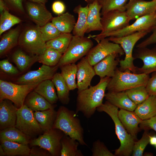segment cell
<instances>
[{
  "label": "cell",
  "instance_id": "6da1fadb",
  "mask_svg": "<svg viewBox=\"0 0 156 156\" xmlns=\"http://www.w3.org/2000/svg\"><path fill=\"white\" fill-rule=\"evenodd\" d=\"M111 79L108 77L100 78L95 86H90L89 88L77 93L76 114L81 112L88 118L94 114L97 108L103 104L105 91Z\"/></svg>",
  "mask_w": 156,
  "mask_h": 156
},
{
  "label": "cell",
  "instance_id": "7a4b0ae2",
  "mask_svg": "<svg viewBox=\"0 0 156 156\" xmlns=\"http://www.w3.org/2000/svg\"><path fill=\"white\" fill-rule=\"evenodd\" d=\"M99 112L107 114L113 121L115 133L120 142L119 147L115 150V156H129L132 155L136 141L127 131L118 116V108L106 101L96 109Z\"/></svg>",
  "mask_w": 156,
  "mask_h": 156
},
{
  "label": "cell",
  "instance_id": "3957f363",
  "mask_svg": "<svg viewBox=\"0 0 156 156\" xmlns=\"http://www.w3.org/2000/svg\"><path fill=\"white\" fill-rule=\"evenodd\" d=\"M57 111L53 129L60 130L81 145L87 146L84 140L83 129L75 112L64 106L60 107Z\"/></svg>",
  "mask_w": 156,
  "mask_h": 156
},
{
  "label": "cell",
  "instance_id": "277c9868",
  "mask_svg": "<svg viewBox=\"0 0 156 156\" xmlns=\"http://www.w3.org/2000/svg\"><path fill=\"white\" fill-rule=\"evenodd\" d=\"M127 69L121 71L117 68L114 75L111 78L107 90L109 92H119L140 86H146L149 78V75L131 73Z\"/></svg>",
  "mask_w": 156,
  "mask_h": 156
},
{
  "label": "cell",
  "instance_id": "5b68a950",
  "mask_svg": "<svg viewBox=\"0 0 156 156\" xmlns=\"http://www.w3.org/2000/svg\"><path fill=\"white\" fill-rule=\"evenodd\" d=\"M148 33L146 31H142L124 36L109 37L108 38L110 41L120 45L125 54L124 60L119 61L120 67L118 69L120 70L124 71L129 69L133 73L137 74V67L135 66L133 63L135 59L132 55L133 49L137 41Z\"/></svg>",
  "mask_w": 156,
  "mask_h": 156
},
{
  "label": "cell",
  "instance_id": "8992f818",
  "mask_svg": "<svg viewBox=\"0 0 156 156\" xmlns=\"http://www.w3.org/2000/svg\"><path fill=\"white\" fill-rule=\"evenodd\" d=\"M156 23L155 12L138 18L132 24L120 30L110 32L102 35H89L99 43L102 39L107 37H120L130 35L137 32L145 31L148 33L152 30Z\"/></svg>",
  "mask_w": 156,
  "mask_h": 156
},
{
  "label": "cell",
  "instance_id": "52a82bcc",
  "mask_svg": "<svg viewBox=\"0 0 156 156\" xmlns=\"http://www.w3.org/2000/svg\"><path fill=\"white\" fill-rule=\"evenodd\" d=\"M93 42L89 37L73 35L69 46L62 55L58 63L59 67L75 63L86 55L93 46Z\"/></svg>",
  "mask_w": 156,
  "mask_h": 156
},
{
  "label": "cell",
  "instance_id": "ba28073f",
  "mask_svg": "<svg viewBox=\"0 0 156 156\" xmlns=\"http://www.w3.org/2000/svg\"><path fill=\"white\" fill-rule=\"evenodd\" d=\"M39 83L18 84L0 80V101L9 100L19 108L24 104L28 94Z\"/></svg>",
  "mask_w": 156,
  "mask_h": 156
},
{
  "label": "cell",
  "instance_id": "9c48e42d",
  "mask_svg": "<svg viewBox=\"0 0 156 156\" xmlns=\"http://www.w3.org/2000/svg\"><path fill=\"white\" fill-rule=\"evenodd\" d=\"M19 46L26 51L40 55L47 48L46 42L43 39L39 27H28L20 34L18 42Z\"/></svg>",
  "mask_w": 156,
  "mask_h": 156
},
{
  "label": "cell",
  "instance_id": "30bf717a",
  "mask_svg": "<svg viewBox=\"0 0 156 156\" xmlns=\"http://www.w3.org/2000/svg\"><path fill=\"white\" fill-rule=\"evenodd\" d=\"M64 134L60 130L52 129L33 140L30 143L32 146H37L47 151L51 156H60L61 140Z\"/></svg>",
  "mask_w": 156,
  "mask_h": 156
},
{
  "label": "cell",
  "instance_id": "8fae6325",
  "mask_svg": "<svg viewBox=\"0 0 156 156\" xmlns=\"http://www.w3.org/2000/svg\"><path fill=\"white\" fill-rule=\"evenodd\" d=\"M17 115L15 127L28 137H34L43 131L34 112L25 104L18 108Z\"/></svg>",
  "mask_w": 156,
  "mask_h": 156
},
{
  "label": "cell",
  "instance_id": "7c38bea8",
  "mask_svg": "<svg viewBox=\"0 0 156 156\" xmlns=\"http://www.w3.org/2000/svg\"><path fill=\"white\" fill-rule=\"evenodd\" d=\"M118 53L120 56L123 55L124 52L118 44L111 42L108 38L101 40L95 46L92 47L86 57L89 63L94 66L109 55Z\"/></svg>",
  "mask_w": 156,
  "mask_h": 156
},
{
  "label": "cell",
  "instance_id": "4fadbf2b",
  "mask_svg": "<svg viewBox=\"0 0 156 156\" xmlns=\"http://www.w3.org/2000/svg\"><path fill=\"white\" fill-rule=\"evenodd\" d=\"M130 20L125 11H111L102 16V29L99 35L122 29L129 25Z\"/></svg>",
  "mask_w": 156,
  "mask_h": 156
},
{
  "label": "cell",
  "instance_id": "5bb4252c",
  "mask_svg": "<svg viewBox=\"0 0 156 156\" xmlns=\"http://www.w3.org/2000/svg\"><path fill=\"white\" fill-rule=\"evenodd\" d=\"M58 67L57 65L49 66L43 64L38 70L29 71L22 75L17 79L16 83L21 84H31L51 80Z\"/></svg>",
  "mask_w": 156,
  "mask_h": 156
},
{
  "label": "cell",
  "instance_id": "9a60e30c",
  "mask_svg": "<svg viewBox=\"0 0 156 156\" xmlns=\"http://www.w3.org/2000/svg\"><path fill=\"white\" fill-rule=\"evenodd\" d=\"M156 10V0H129L126 6V12L130 20L153 14Z\"/></svg>",
  "mask_w": 156,
  "mask_h": 156
},
{
  "label": "cell",
  "instance_id": "2e32d148",
  "mask_svg": "<svg viewBox=\"0 0 156 156\" xmlns=\"http://www.w3.org/2000/svg\"><path fill=\"white\" fill-rule=\"evenodd\" d=\"M77 65V85L78 93L90 86L91 80L96 74L94 67L89 63L86 56L81 59Z\"/></svg>",
  "mask_w": 156,
  "mask_h": 156
},
{
  "label": "cell",
  "instance_id": "e0dca14e",
  "mask_svg": "<svg viewBox=\"0 0 156 156\" xmlns=\"http://www.w3.org/2000/svg\"><path fill=\"white\" fill-rule=\"evenodd\" d=\"M133 57L140 59L144 65L141 68L137 67V74H149L156 71V47L150 49L146 47L138 48Z\"/></svg>",
  "mask_w": 156,
  "mask_h": 156
},
{
  "label": "cell",
  "instance_id": "ac0fdd59",
  "mask_svg": "<svg viewBox=\"0 0 156 156\" xmlns=\"http://www.w3.org/2000/svg\"><path fill=\"white\" fill-rule=\"evenodd\" d=\"M26 8L30 18L40 27L50 22L53 17L44 4L29 1L26 3Z\"/></svg>",
  "mask_w": 156,
  "mask_h": 156
},
{
  "label": "cell",
  "instance_id": "d6986e66",
  "mask_svg": "<svg viewBox=\"0 0 156 156\" xmlns=\"http://www.w3.org/2000/svg\"><path fill=\"white\" fill-rule=\"evenodd\" d=\"M11 101L5 99L0 102V129L15 127L18 108Z\"/></svg>",
  "mask_w": 156,
  "mask_h": 156
},
{
  "label": "cell",
  "instance_id": "ffe728a7",
  "mask_svg": "<svg viewBox=\"0 0 156 156\" xmlns=\"http://www.w3.org/2000/svg\"><path fill=\"white\" fill-rule=\"evenodd\" d=\"M119 55L116 53L111 54L94 66L96 75L100 78L105 77L111 78L113 77L119 63Z\"/></svg>",
  "mask_w": 156,
  "mask_h": 156
},
{
  "label": "cell",
  "instance_id": "44dd1931",
  "mask_svg": "<svg viewBox=\"0 0 156 156\" xmlns=\"http://www.w3.org/2000/svg\"><path fill=\"white\" fill-rule=\"evenodd\" d=\"M118 116L127 132L137 140V134L141 130L138 126L142 120L134 111L122 109L118 111Z\"/></svg>",
  "mask_w": 156,
  "mask_h": 156
},
{
  "label": "cell",
  "instance_id": "7402d4cb",
  "mask_svg": "<svg viewBox=\"0 0 156 156\" xmlns=\"http://www.w3.org/2000/svg\"><path fill=\"white\" fill-rule=\"evenodd\" d=\"M101 8L102 6L98 0H94L92 3L88 4L87 17V28L86 33L102 30V27L100 12Z\"/></svg>",
  "mask_w": 156,
  "mask_h": 156
},
{
  "label": "cell",
  "instance_id": "603a6c76",
  "mask_svg": "<svg viewBox=\"0 0 156 156\" xmlns=\"http://www.w3.org/2000/svg\"><path fill=\"white\" fill-rule=\"evenodd\" d=\"M106 101L120 109L133 111L137 105L129 97L125 91L109 92L105 94Z\"/></svg>",
  "mask_w": 156,
  "mask_h": 156
},
{
  "label": "cell",
  "instance_id": "cb8c5ba5",
  "mask_svg": "<svg viewBox=\"0 0 156 156\" xmlns=\"http://www.w3.org/2000/svg\"><path fill=\"white\" fill-rule=\"evenodd\" d=\"M24 104L33 112L54 109L55 107L34 90L27 96Z\"/></svg>",
  "mask_w": 156,
  "mask_h": 156
},
{
  "label": "cell",
  "instance_id": "d4e9b609",
  "mask_svg": "<svg viewBox=\"0 0 156 156\" xmlns=\"http://www.w3.org/2000/svg\"><path fill=\"white\" fill-rule=\"evenodd\" d=\"M134 112L142 120L156 116V96H149L144 101L137 105Z\"/></svg>",
  "mask_w": 156,
  "mask_h": 156
},
{
  "label": "cell",
  "instance_id": "484cf974",
  "mask_svg": "<svg viewBox=\"0 0 156 156\" xmlns=\"http://www.w3.org/2000/svg\"><path fill=\"white\" fill-rule=\"evenodd\" d=\"M88 4L85 7L81 5L76 6L73 11L78 14V18L72 31L73 36H84L87 28V17Z\"/></svg>",
  "mask_w": 156,
  "mask_h": 156
},
{
  "label": "cell",
  "instance_id": "4316f807",
  "mask_svg": "<svg viewBox=\"0 0 156 156\" xmlns=\"http://www.w3.org/2000/svg\"><path fill=\"white\" fill-rule=\"evenodd\" d=\"M51 22L61 33H71L76 22L74 16L68 12L53 17Z\"/></svg>",
  "mask_w": 156,
  "mask_h": 156
},
{
  "label": "cell",
  "instance_id": "83f0119b",
  "mask_svg": "<svg viewBox=\"0 0 156 156\" xmlns=\"http://www.w3.org/2000/svg\"><path fill=\"white\" fill-rule=\"evenodd\" d=\"M57 114L54 109L34 112L36 120L44 132L53 129Z\"/></svg>",
  "mask_w": 156,
  "mask_h": 156
},
{
  "label": "cell",
  "instance_id": "f1b7e54d",
  "mask_svg": "<svg viewBox=\"0 0 156 156\" xmlns=\"http://www.w3.org/2000/svg\"><path fill=\"white\" fill-rule=\"evenodd\" d=\"M20 28L18 27L10 30L1 37L0 41V55H3L18 43Z\"/></svg>",
  "mask_w": 156,
  "mask_h": 156
},
{
  "label": "cell",
  "instance_id": "f546056e",
  "mask_svg": "<svg viewBox=\"0 0 156 156\" xmlns=\"http://www.w3.org/2000/svg\"><path fill=\"white\" fill-rule=\"evenodd\" d=\"M55 88L51 80L47 79L39 83L34 90L51 104H54L58 100Z\"/></svg>",
  "mask_w": 156,
  "mask_h": 156
},
{
  "label": "cell",
  "instance_id": "4dcf8cb0",
  "mask_svg": "<svg viewBox=\"0 0 156 156\" xmlns=\"http://www.w3.org/2000/svg\"><path fill=\"white\" fill-rule=\"evenodd\" d=\"M0 141L6 155L29 156L31 149L27 144L3 140Z\"/></svg>",
  "mask_w": 156,
  "mask_h": 156
},
{
  "label": "cell",
  "instance_id": "1f68e13d",
  "mask_svg": "<svg viewBox=\"0 0 156 156\" xmlns=\"http://www.w3.org/2000/svg\"><path fill=\"white\" fill-rule=\"evenodd\" d=\"M51 80L56 90L59 101L63 104H68L70 100V90L61 73H56Z\"/></svg>",
  "mask_w": 156,
  "mask_h": 156
},
{
  "label": "cell",
  "instance_id": "d6a6232c",
  "mask_svg": "<svg viewBox=\"0 0 156 156\" xmlns=\"http://www.w3.org/2000/svg\"><path fill=\"white\" fill-rule=\"evenodd\" d=\"M29 138L15 127H8L0 131V140L28 144L30 142Z\"/></svg>",
  "mask_w": 156,
  "mask_h": 156
},
{
  "label": "cell",
  "instance_id": "836d02e7",
  "mask_svg": "<svg viewBox=\"0 0 156 156\" xmlns=\"http://www.w3.org/2000/svg\"><path fill=\"white\" fill-rule=\"evenodd\" d=\"M61 156H83L81 151L78 149L79 142L64 134L61 140Z\"/></svg>",
  "mask_w": 156,
  "mask_h": 156
},
{
  "label": "cell",
  "instance_id": "e575fe53",
  "mask_svg": "<svg viewBox=\"0 0 156 156\" xmlns=\"http://www.w3.org/2000/svg\"><path fill=\"white\" fill-rule=\"evenodd\" d=\"M38 55L31 56L22 50L18 49L12 55V60L21 72L26 70L34 62H38Z\"/></svg>",
  "mask_w": 156,
  "mask_h": 156
},
{
  "label": "cell",
  "instance_id": "d590c367",
  "mask_svg": "<svg viewBox=\"0 0 156 156\" xmlns=\"http://www.w3.org/2000/svg\"><path fill=\"white\" fill-rule=\"evenodd\" d=\"M61 74L66 83L70 91L77 88L75 79L77 70L75 63L62 66L60 67Z\"/></svg>",
  "mask_w": 156,
  "mask_h": 156
},
{
  "label": "cell",
  "instance_id": "8d00e7d4",
  "mask_svg": "<svg viewBox=\"0 0 156 156\" xmlns=\"http://www.w3.org/2000/svg\"><path fill=\"white\" fill-rule=\"evenodd\" d=\"M73 36L71 33L61 34L54 39L46 42L47 47L53 48L63 54L67 49Z\"/></svg>",
  "mask_w": 156,
  "mask_h": 156
},
{
  "label": "cell",
  "instance_id": "74e56055",
  "mask_svg": "<svg viewBox=\"0 0 156 156\" xmlns=\"http://www.w3.org/2000/svg\"><path fill=\"white\" fill-rule=\"evenodd\" d=\"M62 54L51 48H47L44 53L39 55L38 62L49 66H54L58 63Z\"/></svg>",
  "mask_w": 156,
  "mask_h": 156
},
{
  "label": "cell",
  "instance_id": "f35d334b",
  "mask_svg": "<svg viewBox=\"0 0 156 156\" xmlns=\"http://www.w3.org/2000/svg\"><path fill=\"white\" fill-rule=\"evenodd\" d=\"M128 0H98L102 6L101 16L111 11H126V6Z\"/></svg>",
  "mask_w": 156,
  "mask_h": 156
},
{
  "label": "cell",
  "instance_id": "ab89813d",
  "mask_svg": "<svg viewBox=\"0 0 156 156\" xmlns=\"http://www.w3.org/2000/svg\"><path fill=\"white\" fill-rule=\"evenodd\" d=\"M130 99L137 105L143 102L149 96L146 86H140L125 90Z\"/></svg>",
  "mask_w": 156,
  "mask_h": 156
},
{
  "label": "cell",
  "instance_id": "60d3db41",
  "mask_svg": "<svg viewBox=\"0 0 156 156\" xmlns=\"http://www.w3.org/2000/svg\"><path fill=\"white\" fill-rule=\"evenodd\" d=\"M0 14V35L21 21L20 18L10 13L8 10H5Z\"/></svg>",
  "mask_w": 156,
  "mask_h": 156
},
{
  "label": "cell",
  "instance_id": "b9f144b4",
  "mask_svg": "<svg viewBox=\"0 0 156 156\" xmlns=\"http://www.w3.org/2000/svg\"><path fill=\"white\" fill-rule=\"evenodd\" d=\"M39 28L42 37L46 42L54 39L61 34L51 22L39 27Z\"/></svg>",
  "mask_w": 156,
  "mask_h": 156
},
{
  "label": "cell",
  "instance_id": "7bdbcfd3",
  "mask_svg": "<svg viewBox=\"0 0 156 156\" xmlns=\"http://www.w3.org/2000/svg\"><path fill=\"white\" fill-rule=\"evenodd\" d=\"M148 130H144L142 136L139 140L135 142L134 145L132 155L142 156L145 148L149 143L150 134Z\"/></svg>",
  "mask_w": 156,
  "mask_h": 156
},
{
  "label": "cell",
  "instance_id": "ee69618b",
  "mask_svg": "<svg viewBox=\"0 0 156 156\" xmlns=\"http://www.w3.org/2000/svg\"><path fill=\"white\" fill-rule=\"evenodd\" d=\"M92 156H115L99 140L95 141L92 149Z\"/></svg>",
  "mask_w": 156,
  "mask_h": 156
},
{
  "label": "cell",
  "instance_id": "f6af8a7d",
  "mask_svg": "<svg viewBox=\"0 0 156 156\" xmlns=\"http://www.w3.org/2000/svg\"><path fill=\"white\" fill-rule=\"evenodd\" d=\"M0 68L3 71L8 74L16 75L19 73L18 69L7 59L0 61Z\"/></svg>",
  "mask_w": 156,
  "mask_h": 156
},
{
  "label": "cell",
  "instance_id": "bcb514c9",
  "mask_svg": "<svg viewBox=\"0 0 156 156\" xmlns=\"http://www.w3.org/2000/svg\"><path fill=\"white\" fill-rule=\"evenodd\" d=\"M9 8L20 12L23 13V3L25 0H3Z\"/></svg>",
  "mask_w": 156,
  "mask_h": 156
},
{
  "label": "cell",
  "instance_id": "7dc6e473",
  "mask_svg": "<svg viewBox=\"0 0 156 156\" xmlns=\"http://www.w3.org/2000/svg\"><path fill=\"white\" fill-rule=\"evenodd\" d=\"M139 126L141 130L152 129L156 132V115L150 119L142 120Z\"/></svg>",
  "mask_w": 156,
  "mask_h": 156
},
{
  "label": "cell",
  "instance_id": "c3c4849f",
  "mask_svg": "<svg viewBox=\"0 0 156 156\" xmlns=\"http://www.w3.org/2000/svg\"><path fill=\"white\" fill-rule=\"evenodd\" d=\"M146 87L149 96H156V71L153 72Z\"/></svg>",
  "mask_w": 156,
  "mask_h": 156
},
{
  "label": "cell",
  "instance_id": "681fc988",
  "mask_svg": "<svg viewBox=\"0 0 156 156\" xmlns=\"http://www.w3.org/2000/svg\"><path fill=\"white\" fill-rule=\"evenodd\" d=\"M152 31L153 33L149 37L136 45L137 48L146 47L149 45L156 43V23Z\"/></svg>",
  "mask_w": 156,
  "mask_h": 156
},
{
  "label": "cell",
  "instance_id": "f907efd6",
  "mask_svg": "<svg viewBox=\"0 0 156 156\" xmlns=\"http://www.w3.org/2000/svg\"><path fill=\"white\" fill-rule=\"evenodd\" d=\"M53 12L57 14H62L65 11L66 7L64 3L60 1H56L53 2L52 5Z\"/></svg>",
  "mask_w": 156,
  "mask_h": 156
},
{
  "label": "cell",
  "instance_id": "816d5d0a",
  "mask_svg": "<svg viewBox=\"0 0 156 156\" xmlns=\"http://www.w3.org/2000/svg\"><path fill=\"white\" fill-rule=\"evenodd\" d=\"M33 147L30 150V156H47L51 155L47 150H43L44 149Z\"/></svg>",
  "mask_w": 156,
  "mask_h": 156
},
{
  "label": "cell",
  "instance_id": "f5cc1de1",
  "mask_svg": "<svg viewBox=\"0 0 156 156\" xmlns=\"http://www.w3.org/2000/svg\"><path fill=\"white\" fill-rule=\"evenodd\" d=\"M9 8L3 1L0 0V12L1 14L4 10H9Z\"/></svg>",
  "mask_w": 156,
  "mask_h": 156
},
{
  "label": "cell",
  "instance_id": "db71d44e",
  "mask_svg": "<svg viewBox=\"0 0 156 156\" xmlns=\"http://www.w3.org/2000/svg\"><path fill=\"white\" fill-rule=\"evenodd\" d=\"M149 143L151 145H155L156 144V135H149Z\"/></svg>",
  "mask_w": 156,
  "mask_h": 156
},
{
  "label": "cell",
  "instance_id": "11a10c76",
  "mask_svg": "<svg viewBox=\"0 0 156 156\" xmlns=\"http://www.w3.org/2000/svg\"><path fill=\"white\" fill-rule=\"evenodd\" d=\"M49 0H29V1L44 4L47 2Z\"/></svg>",
  "mask_w": 156,
  "mask_h": 156
},
{
  "label": "cell",
  "instance_id": "9f6ffc18",
  "mask_svg": "<svg viewBox=\"0 0 156 156\" xmlns=\"http://www.w3.org/2000/svg\"><path fill=\"white\" fill-rule=\"evenodd\" d=\"M5 155V151L1 146V145H0V156H3Z\"/></svg>",
  "mask_w": 156,
  "mask_h": 156
},
{
  "label": "cell",
  "instance_id": "6f0895ef",
  "mask_svg": "<svg viewBox=\"0 0 156 156\" xmlns=\"http://www.w3.org/2000/svg\"><path fill=\"white\" fill-rule=\"evenodd\" d=\"M85 1L88 3V4H89L92 2L94 0H85Z\"/></svg>",
  "mask_w": 156,
  "mask_h": 156
},
{
  "label": "cell",
  "instance_id": "680465c9",
  "mask_svg": "<svg viewBox=\"0 0 156 156\" xmlns=\"http://www.w3.org/2000/svg\"><path fill=\"white\" fill-rule=\"evenodd\" d=\"M155 16H156V10L155 11Z\"/></svg>",
  "mask_w": 156,
  "mask_h": 156
},
{
  "label": "cell",
  "instance_id": "91938a15",
  "mask_svg": "<svg viewBox=\"0 0 156 156\" xmlns=\"http://www.w3.org/2000/svg\"><path fill=\"white\" fill-rule=\"evenodd\" d=\"M155 148H156V144H155Z\"/></svg>",
  "mask_w": 156,
  "mask_h": 156
}]
</instances>
